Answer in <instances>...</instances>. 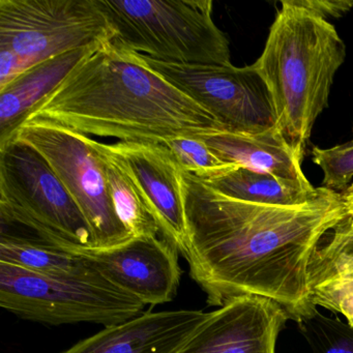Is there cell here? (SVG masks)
<instances>
[{
	"label": "cell",
	"instance_id": "cell-26",
	"mask_svg": "<svg viewBox=\"0 0 353 353\" xmlns=\"http://www.w3.org/2000/svg\"><path fill=\"white\" fill-rule=\"evenodd\" d=\"M348 322H349V323H350V324H351V325H352V326H353V318H352V319L349 320V321H348Z\"/></svg>",
	"mask_w": 353,
	"mask_h": 353
},
{
	"label": "cell",
	"instance_id": "cell-3",
	"mask_svg": "<svg viewBox=\"0 0 353 353\" xmlns=\"http://www.w3.org/2000/svg\"><path fill=\"white\" fill-rule=\"evenodd\" d=\"M280 5L254 65L272 94L276 128L303 160L316 119L328 106L346 46L327 20L293 0Z\"/></svg>",
	"mask_w": 353,
	"mask_h": 353
},
{
	"label": "cell",
	"instance_id": "cell-13",
	"mask_svg": "<svg viewBox=\"0 0 353 353\" xmlns=\"http://www.w3.org/2000/svg\"><path fill=\"white\" fill-rule=\"evenodd\" d=\"M206 312H146L108 326L61 353H179L195 334Z\"/></svg>",
	"mask_w": 353,
	"mask_h": 353
},
{
	"label": "cell",
	"instance_id": "cell-25",
	"mask_svg": "<svg viewBox=\"0 0 353 353\" xmlns=\"http://www.w3.org/2000/svg\"><path fill=\"white\" fill-rule=\"evenodd\" d=\"M343 200H344L345 208H346L348 216L353 219V185H351L344 194H342Z\"/></svg>",
	"mask_w": 353,
	"mask_h": 353
},
{
	"label": "cell",
	"instance_id": "cell-18",
	"mask_svg": "<svg viewBox=\"0 0 353 353\" xmlns=\"http://www.w3.org/2000/svg\"><path fill=\"white\" fill-rule=\"evenodd\" d=\"M97 146L104 162L109 194L121 224L133 239L159 236L160 227L131 177L119 161L105 150L102 142L98 141Z\"/></svg>",
	"mask_w": 353,
	"mask_h": 353
},
{
	"label": "cell",
	"instance_id": "cell-21",
	"mask_svg": "<svg viewBox=\"0 0 353 353\" xmlns=\"http://www.w3.org/2000/svg\"><path fill=\"white\" fill-rule=\"evenodd\" d=\"M312 353H353V326L317 309L296 321Z\"/></svg>",
	"mask_w": 353,
	"mask_h": 353
},
{
	"label": "cell",
	"instance_id": "cell-10",
	"mask_svg": "<svg viewBox=\"0 0 353 353\" xmlns=\"http://www.w3.org/2000/svg\"><path fill=\"white\" fill-rule=\"evenodd\" d=\"M139 190L161 235L183 254L187 243L183 170L164 145L143 142L103 143Z\"/></svg>",
	"mask_w": 353,
	"mask_h": 353
},
{
	"label": "cell",
	"instance_id": "cell-19",
	"mask_svg": "<svg viewBox=\"0 0 353 353\" xmlns=\"http://www.w3.org/2000/svg\"><path fill=\"white\" fill-rule=\"evenodd\" d=\"M323 245H318L309 268L310 286L315 287L353 274V219L350 216L332 229Z\"/></svg>",
	"mask_w": 353,
	"mask_h": 353
},
{
	"label": "cell",
	"instance_id": "cell-16",
	"mask_svg": "<svg viewBox=\"0 0 353 353\" xmlns=\"http://www.w3.org/2000/svg\"><path fill=\"white\" fill-rule=\"evenodd\" d=\"M0 262L55 278L94 279L103 276L84 256L59 249L39 239L5 232H1L0 237Z\"/></svg>",
	"mask_w": 353,
	"mask_h": 353
},
{
	"label": "cell",
	"instance_id": "cell-20",
	"mask_svg": "<svg viewBox=\"0 0 353 353\" xmlns=\"http://www.w3.org/2000/svg\"><path fill=\"white\" fill-rule=\"evenodd\" d=\"M174 156L183 172L210 181L239 168L222 160L203 140L193 136H177L164 144Z\"/></svg>",
	"mask_w": 353,
	"mask_h": 353
},
{
	"label": "cell",
	"instance_id": "cell-17",
	"mask_svg": "<svg viewBox=\"0 0 353 353\" xmlns=\"http://www.w3.org/2000/svg\"><path fill=\"white\" fill-rule=\"evenodd\" d=\"M204 183L234 199L276 206L301 205L319 197L324 191V188H314L310 181H286L243 168Z\"/></svg>",
	"mask_w": 353,
	"mask_h": 353
},
{
	"label": "cell",
	"instance_id": "cell-2",
	"mask_svg": "<svg viewBox=\"0 0 353 353\" xmlns=\"http://www.w3.org/2000/svg\"><path fill=\"white\" fill-rule=\"evenodd\" d=\"M88 137L165 144L208 135L224 125L185 92L113 41L100 45L24 119Z\"/></svg>",
	"mask_w": 353,
	"mask_h": 353
},
{
	"label": "cell",
	"instance_id": "cell-6",
	"mask_svg": "<svg viewBox=\"0 0 353 353\" xmlns=\"http://www.w3.org/2000/svg\"><path fill=\"white\" fill-rule=\"evenodd\" d=\"M0 216L71 253L96 250L92 229L48 163L30 146H0Z\"/></svg>",
	"mask_w": 353,
	"mask_h": 353
},
{
	"label": "cell",
	"instance_id": "cell-8",
	"mask_svg": "<svg viewBox=\"0 0 353 353\" xmlns=\"http://www.w3.org/2000/svg\"><path fill=\"white\" fill-rule=\"evenodd\" d=\"M12 140L30 146L48 163L85 216L96 250L133 239L115 212L97 140L44 121L21 123L6 143Z\"/></svg>",
	"mask_w": 353,
	"mask_h": 353
},
{
	"label": "cell",
	"instance_id": "cell-1",
	"mask_svg": "<svg viewBox=\"0 0 353 353\" xmlns=\"http://www.w3.org/2000/svg\"><path fill=\"white\" fill-rule=\"evenodd\" d=\"M183 256L208 305L257 295L279 303L295 322L317 309L310 263L324 235L349 216L342 194L324 189L301 205H268L229 197L183 171Z\"/></svg>",
	"mask_w": 353,
	"mask_h": 353
},
{
	"label": "cell",
	"instance_id": "cell-12",
	"mask_svg": "<svg viewBox=\"0 0 353 353\" xmlns=\"http://www.w3.org/2000/svg\"><path fill=\"white\" fill-rule=\"evenodd\" d=\"M179 250L164 237H139L109 250H90L84 256L100 274L144 305L169 303L176 296L181 270Z\"/></svg>",
	"mask_w": 353,
	"mask_h": 353
},
{
	"label": "cell",
	"instance_id": "cell-15",
	"mask_svg": "<svg viewBox=\"0 0 353 353\" xmlns=\"http://www.w3.org/2000/svg\"><path fill=\"white\" fill-rule=\"evenodd\" d=\"M99 46L71 51L49 59L0 88V146L10 139L32 108Z\"/></svg>",
	"mask_w": 353,
	"mask_h": 353
},
{
	"label": "cell",
	"instance_id": "cell-5",
	"mask_svg": "<svg viewBox=\"0 0 353 353\" xmlns=\"http://www.w3.org/2000/svg\"><path fill=\"white\" fill-rule=\"evenodd\" d=\"M113 40L98 0H0V88L49 59Z\"/></svg>",
	"mask_w": 353,
	"mask_h": 353
},
{
	"label": "cell",
	"instance_id": "cell-7",
	"mask_svg": "<svg viewBox=\"0 0 353 353\" xmlns=\"http://www.w3.org/2000/svg\"><path fill=\"white\" fill-rule=\"evenodd\" d=\"M0 305L48 325L94 323L108 327L144 313L138 297L105 276L55 278L0 262Z\"/></svg>",
	"mask_w": 353,
	"mask_h": 353
},
{
	"label": "cell",
	"instance_id": "cell-4",
	"mask_svg": "<svg viewBox=\"0 0 353 353\" xmlns=\"http://www.w3.org/2000/svg\"><path fill=\"white\" fill-rule=\"evenodd\" d=\"M114 32L113 42L132 52L185 65H229L230 46L216 26L212 0H98Z\"/></svg>",
	"mask_w": 353,
	"mask_h": 353
},
{
	"label": "cell",
	"instance_id": "cell-14",
	"mask_svg": "<svg viewBox=\"0 0 353 353\" xmlns=\"http://www.w3.org/2000/svg\"><path fill=\"white\" fill-rule=\"evenodd\" d=\"M200 138L222 160L239 168L286 181L309 183L301 169L303 160L276 127L259 134L219 131Z\"/></svg>",
	"mask_w": 353,
	"mask_h": 353
},
{
	"label": "cell",
	"instance_id": "cell-9",
	"mask_svg": "<svg viewBox=\"0 0 353 353\" xmlns=\"http://www.w3.org/2000/svg\"><path fill=\"white\" fill-rule=\"evenodd\" d=\"M150 69L214 115L227 131L259 134L276 127L272 94L255 65H199L137 53Z\"/></svg>",
	"mask_w": 353,
	"mask_h": 353
},
{
	"label": "cell",
	"instance_id": "cell-22",
	"mask_svg": "<svg viewBox=\"0 0 353 353\" xmlns=\"http://www.w3.org/2000/svg\"><path fill=\"white\" fill-rule=\"evenodd\" d=\"M312 159L323 172L322 188L336 193L348 189L353 177V138L347 143L334 148L314 146Z\"/></svg>",
	"mask_w": 353,
	"mask_h": 353
},
{
	"label": "cell",
	"instance_id": "cell-11",
	"mask_svg": "<svg viewBox=\"0 0 353 353\" xmlns=\"http://www.w3.org/2000/svg\"><path fill=\"white\" fill-rule=\"evenodd\" d=\"M288 319L284 307L265 297H234L210 312L179 353H276Z\"/></svg>",
	"mask_w": 353,
	"mask_h": 353
},
{
	"label": "cell",
	"instance_id": "cell-24",
	"mask_svg": "<svg viewBox=\"0 0 353 353\" xmlns=\"http://www.w3.org/2000/svg\"><path fill=\"white\" fill-rule=\"evenodd\" d=\"M293 3L325 20L342 17L353 7L350 0H293Z\"/></svg>",
	"mask_w": 353,
	"mask_h": 353
},
{
	"label": "cell",
	"instance_id": "cell-23",
	"mask_svg": "<svg viewBox=\"0 0 353 353\" xmlns=\"http://www.w3.org/2000/svg\"><path fill=\"white\" fill-rule=\"evenodd\" d=\"M312 301L316 307L342 314L347 321L353 318V274L339 276L315 287Z\"/></svg>",
	"mask_w": 353,
	"mask_h": 353
}]
</instances>
